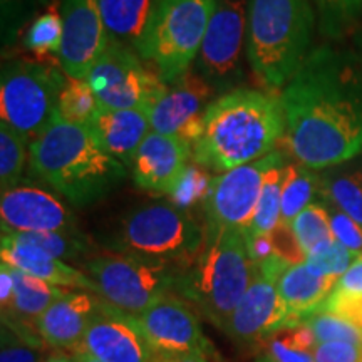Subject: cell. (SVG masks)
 Returning a JSON list of instances; mask_svg holds the SVG:
<instances>
[{
    "mask_svg": "<svg viewBox=\"0 0 362 362\" xmlns=\"http://www.w3.org/2000/svg\"><path fill=\"white\" fill-rule=\"evenodd\" d=\"M285 143L310 170L336 168L362 153V59L312 49L284 86Z\"/></svg>",
    "mask_w": 362,
    "mask_h": 362,
    "instance_id": "obj_1",
    "label": "cell"
},
{
    "mask_svg": "<svg viewBox=\"0 0 362 362\" xmlns=\"http://www.w3.org/2000/svg\"><path fill=\"white\" fill-rule=\"evenodd\" d=\"M285 136V112L274 90L233 89L208 104L203 133L192 158L203 168L225 173L260 160Z\"/></svg>",
    "mask_w": 362,
    "mask_h": 362,
    "instance_id": "obj_2",
    "label": "cell"
},
{
    "mask_svg": "<svg viewBox=\"0 0 362 362\" xmlns=\"http://www.w3.org/2000/svg\"><path fill=\"white\" fill-rule=\"evenodd\" d=\"M29 170L78 206L101 200L126 175V166L101 146L89 124L57 115L30 143Z\"/></svg>",
    "mask_w": 362,
    "mask_h": 362,
    "instance_id": "obj_3",
    "label": "cell"
},
{
    "mask_svg": "<svg viewBox=\"0 0 362 362\" xmlns=\"http://www.w3.org/2000/svg\"><path fill=\"white\" fill-rule=\"evenodd\" d=\"M253 275L255 264L245 232L205 223L203 245L181 274L176 293L215 327L225 330Z\"/></svg>",
    "mask_w": 362,
    "mask_h": 362,
    "instance_id": "obj_4",
    "label": "cell"
},
{
    "mask_svg": "<svg viewBox=\"0 0 362 362\" xmlns=\"http://www.w3.org/2000/svg\"><path fill=\"white\" fill-rule=\"evenodd\" d=\"M315 0H250L247 57L269 90L284 89L310 52Z\"/></svg>",
    "mask_w": 362,
    "mask_h": 362,
    "instance_id": "obj_5",
    "label": "cell"
},
{
    "mask_svg": "<svg viewBox=\"0 0 362 362\" xmlns=\"http://www.w3.org/2000/svg\"><path fill=\"white\" fill-rule=\"evenodd\" d=\"M214 8L215 0H158L136 52L163 83L178 81L197 61Z\"/></svg>",
    "mask_w": 362,
    "mask_h": 362,
    "instance_id": "obj_6",
    "label": "cell"
},
{
    "mask_svg": "<svg viewBox=\"0 0 362 362\" xmlns=\"http://www.w3.org/2000/svg\"><path fill=\"white\" fill-rule=\"evenodd\" d=\"M205 226L173 202L134 208L121 220L110 248L117 253L189 265L200 252Z\"/></svg>",
    "mask_w": 362,
    "mask_h": 362,
    "instance_id": "obj_7",
    "label": "cell"
},
{
    "mask_svg": "<svg viewBox=\"0 0 362 362\" xmlns=\"http://www.w3.org/2000/svg\"><path fill=\"white\" fill-rule=\"evenodd\" d=\"M84 269L106 304L134 317L175 293L187 265L111 252L93 255Z\"/></svg>",
    "mask_w": 362,
    "mask_h": 362,
    "instance_id": "obj_8",
    "label": "cell"
},
{
    "mask_svg": "<svg viewBox=\"0 0 362 362\" xmlns=\"http://www.w3.org/2000/svg\"><path fill=\"white\" fill-rule=\"evenodd\" d=\"M67 76L42 62L16 61L4 66L0 78V116L4 123L29 136L42 134L56 116Z\"/></svg>",
    "mask_w": 362,
    "mask_h": 362,
    "instance_id": "obj_9",
    "label": "cell"
},
{
    "mask_svg": "<svg viewBox=\"0 0 362 362\" xmlns=\"http://www.w3.org/2000/svg\"><path fill=\"white\" fill-rule=\"evenodd\" d=\"M101 107L149 110L165 93L166 83L144 64L134 49L110 42L88 79Z\"/></svg>",
    "mask_w": 362,
    "mask_h": 362,
    "instance_id": "obj_10",
    "label": "cell"
},
{
    "mask_svg": "<svg viewBox=\"0 0 362 362\" xmlns=\"http://www.w3.org/2000/svg\"><path fill=\"white\" fill-rule=\"evenodd\" d=\"M194 310L185 298L170 293L139 315H134L156 361L183 356H203L210 359L214 346L203 332L200 317Z\"/></svg>",
    "mask_w": 362,
    "mask_h": 362,
    "instance_id": "obj_11",
    "label": "cell"
},
{
    "mask_svg": "<svg viewBox=\"0 0 362 362\" xmlns=\"http://www.w3.org/2000/svg\"><path fill=\"white\" fill-rule=\"evenodd\" d=\"M280 160L284 153L272 151L260 160L214 176L203 203L205 223L247 232L255 216L267 170Z\"/></svg>",
    "mask_w": 362,
    "mask_h": 362,
    "instance_id": "obj_12",
    "label": "cell"
},
{
    "mask_svg": "<svg viewBox=\"0 0 362 362\" xmlns=\"http://www.w3.org/2000/svg\"><path fill=\"white\" fill-rule=\"evenodd\" d=\"M250 0H215L214 16L197 57V72L214 88L235 83L247 47Z\"/></svg>",
    "mask_w": 362,
    "mask_h": 362,
    "instance_id": "obj_13",
    "label": "cell"
},
{
    "mask_svg": "<svg viewBox=\"0 0 362 362\" xmlns=\"http://www.w3.org/2000/svg\"><path fill=\"white\" fill-rule=\"evenodd\" d=\"M302 324L288 309L277 288V279L255 265L245 296L233 310L223 332L237 342H260L280 330Z\"/></svg>",
    "mask_w": 362,
    "mask_h": 362,
    "instance_id": "obj_14",
    "label": "cell"
},
{
    "mask_svg": "<svg viewBox=\"0 0 362 362\" xmlns=\"http://www.w3.org/2000/svg\"><path fill=\"white\" fill-rule=\"evenodd\" d=\"M62 21L64 37L57 56L59 64L67 78L88 79L111 42L99 0H64Z\"/></svg>",
    "mask_w": 362,
    "mask_h": 362,
    "instance_id": "obj_15",
    "label": "cell"
},
{
    "mask_svg": "<svg viewBox=\"0 0 362 362\" xmlns=\"http://www.w3.org/2000/svg\"><path fill=\"white\" fill-rule=\"evenodd\" d=\"M78 351L101 362H156L134 317L106 304L103 298Z\"/></svg>",
    "mask_w": 362,
    "mask_h": 362,
    "instance_id": "obj_16",
    "label": "cell"
},
{
    "mask_svg": "<svg viewBox=\"0 0 362 362\" xmlns=\"http://www.w3.org/2000/svg\"><path fill=\"white\" fill-rule=\"evenodd\" d=\"M2 232L78 233L74 215L54 194L35 187H16L0 200Z\"/></svg>",
    "mask_w": 362,
    "mask_h": 362,
    "instance_id": "obj_17",
    "label": "cell"
},
{
    "mask_svg": "<svg viewBox=\"0 0 362 362\" xmlns=\"http://www.w3.org/2000/svg\"><path fill=\"white\" fill-rule=\"evenodd\" d=\"M192 146L178 134L151 131L133 161V180L148 192L173 194L189 165Z\"/></svg>",
    "mask_w": 362,
    "mask_h": 362,
    "instance_id": "obj_18",
    "label": "cell"
},
{
    "mask_svg": "<svg viewBox=\"0 0 362 362\" xmlns=\"http://www.w3.org/2000/svg\"><path fill=\"white\" fill-rule=\"evenodd\" d=\"M101 307V297L88 291H67L39 317V336L51 347L78 351L89 324Z\"/></svg>",
    "mask_w": 362,
    "mask_h": 362,
    "instance_id": "obj_19",
    "label": "cell"
},
{
    "mask_svg": "<svg viewBox=\"0 0 362 362\" xmlns=\"http://www.w3.org/2000/svg\"><path fill=\"white\" fill-rule=\"evenodd\" d=\"M214 86L188 71L178 81L166 86L165 93L148 110L151 131L161 134H180L194 117L202 116L211 101Z\"/></svg>",
    "mask_w": 362,
    "mask_h": 362,
    "instance_id": "obj_20",
    "label": "cell"
},
{
    "mask_svg": "<svg viewBox=\"0 0 362 362\" xmlns=\"http://www.w3.org/2000/svg\"><path fill=\"white\" fill-rule=\"evenodd\" d=\"M0 257H2L4 264L11 265L12 269L33 275L35 279L45 280V282L57 285V287L78 288V291L96 293V285L86 272L49 255L39 247L22 242L8 232H2Z\"/></svg>",
    "mask_w": 362,
    "mask_h": 362,
    "instance_id": "obj_21",
    "label": "cell"
},
{
    "mask_svg": "<svg viewBox=\"0 0 362 362\" xmlns=\"http://www.w3.org/2000/svg\"><path fill=\"white\" fill-rule=\"evenodd\" d=\"M89 126L101 146L124 166L133 165L139 146L151 133V123L146 110L99 107Z\"/></svg>",
    "mask_w": 362,
    "mask_h": 362,
    "instance_id": "obj_22",
    "label": "cell"
},
{
    "mask_svg": "<svg viewBox=\"0 0 362 362\" xmlns=\"http://www.w3.org/2000/svg\"><path fill=\"white\" fill-rule=\"evenodd\" d=\"M336 284L337 279L315 274L304 262L288 265L277 280V288L293 317L302 322L322 307Z\"/></svg>",
    "mask_w": 362,
    "mask_h": 362,
    "instance_id": "obj_23",
    "label": "cell"
},
{
    "mask_svg": "<svg viewBox=\"0 0 362 362\" xmlns=\"http://www.w3.org/2000/svg\"><path fill=\"white\" fill-rule=\"evenodd\" d=\"M158 0H99L110 40L126 47H138L146 33Z\"/></svg>",
    "mask_w": 362,
    "mask_h": 362,
    "instance_id": "obj_24",
    "label": "cell"
},
{
    "mask_svg": "<svg viewBox=\"0 0 362 362\" xmlns=\"http://www.w3.org/2000/svg\"><path fill=\"white\" fill-rule=\"evenodd\" d=\"M11 267V265H8ZM13 296L11 305L2 310V317L17 320L30 327H35L39 317L51 307L57 298H61L69 288L57 287L45 280L35 279L33 275L12 269ZM37 329V327H35Z\"/></svg>",
    "mask_w": 362,
    "mask_h": 362,
    "instance_id": "obj_25",
    "label": "cell"
},
{
    "mask_svg": "<svg viewBox=\"0 0 362 362\" xmlns=\"http://www.w3.org/2000/svg\"><path fill=\"white\" fill-rule=\"evenodd\" d=\"M320 197L362 226V163L320 176Z\"/></svg>",
    "mask_w": 362,
    "mask_h": 362,
    "instance_id": "obj_26",
    "label": "cell"
},
{
    "mask_svg": "<svg viewBox=\"0 0 362 362\" xmlns=\"http://www.w3.org/2000/svg\"><path fill=\"white\" fill-rule=\"evenodd\" d=\"M317 193L320 194V176L315 170L307 168L298 161L287 163L284 168L280 223L291 225L302 210L314 203Z\"/></svg>",
    "mask_w": 362,
    "mask_h": 362,
    "instance_id": "obj_27",
    "label": "cell"
},
{
    "mask_svg": "<svg viewBox=\"0 0 362 362\" xmlns=\"http://www.w3.org/2000/svg\"><path fill=\"white\" fill-rule=\"evenodd\" d=\"M285 165L287 163H285L284 158V160L275 163L274 166H270L267 170L255 216H253L250 228L245 232L247 237H264V235H270L272 230L280 223Z\"/></svg>",
    "mask_w": 362,
    "mask_h": 362,
    "instance_id": "obj_28",
    "label": "cell"
},
{
    "mask_svg": "<svg viewBox=\"0 0 362 362\" xmlns=\"http://www.w3.org/2000/svg\"><path fill=\"white\" fill-rule=\"evenodd\" d=\"M44 344L35 327L2 317L0 362H40Z\"/></svg>",
    "mask_w": 362,
    "mask_h": 362,
    "instance_id": "obj_29",
    "label": "cell"
},
{
    "mask_svg": "<svg viewBox=\"0 0 362 362\" xmlns=\"http://www.w3.org/2000/svg\"><path fill=\"white\" fill-rule=\"evenodd\" d=\"M30 139L13 126L0 123V189L2 193L19 187L25 161L29 160Z\"/></svg>",
    "mask_w": 362,
    "mask_h": 362,
    "instance_id": "obj_30",
    "label": "cell"
},
{
    "mask_svg": "<svg viewBox=\"0 0 362 362\" xmlns=\"http://www.w3.org/2000/svg\"><path fill=\"white\" fill-rule=\"evenodd\" d=\"M22 242L30 243V245L39 247L49 255L56 257L59 260L79 262L89 260V242L79 233H67V232H40V233H19L8 232Z\"/></svg>",
    "mask_w": 362,
    "mask_h": 362,
    "instance_id": "obj_31",
    "label": "cell"
},
{
    "mask_svg": "<svg viewBox=\"0 0 362 362\" xmlns=\"http://www.w3.org/2000/svg\"><path fill=\"white\" fill-rule=\"evenodd\" d=\"M99 103L94 90L86 79L67 78L57 101L56 115L69 123L90 124L99 111Z\"/></svg>",
    "mask_w": 362,
    "mask_h": 362,
    "instance_id": "obj_32",
    "label": "cell"
},
{
    "mask_svg": "<svg viewBox=\"0 0 362 362\" xmlns=\"http://www.w3.org/2000/svg\"><path fill=\"white\" fill-rule=\"evenodd\" d=\"M64 37V21L62 12L51 6L44 13L35 17L25 34V45L37 59L59 56Z\"/></svg>",
    "mask_w": 362,
    "mask_h": 362,
    "instance_id": "obj_33",
    "label": "cell"
},
{
    "mask_svg": "<svg viewBox=\"0 0 362 362\" xmlns=\"http://www.w3.org/2000/svg\"><path fill=\"white\" fill-rule=\"evenodd\" d=\"M291 226L305 255L314 252L317 247L336 240L330 226L329 211L322 202L310 203L293 218Z\"/></svg>",
    "mask_w": 362,
    "mask_h": 362,
    "instance_id": "obj_34",
    "label": "cell"
},
{
    "mask_svg": "<svg viewBox=\"0 0 362 362\" xmlns=\"http://www.w3.org/2000/svg\"><path fill=\"white\" fill-rule=\"evenodd\" d=\"M320 30L337 39L362 16V0H315Z\"/></svg>",
    "mask_w": 362,
    "mask_h": 362,
    "instance_id": "obj_35",
    "label": "cell"
},
{
    "mask_svg": "<svg viewBox=\"0 0 362 362\" xmlns=\"http://www.w3.org/2000/svg\"><path fill=\"white\" fill-rule=\"evenodd\" d=\"M302 322L312 330L317 344L351 342L362 346V327L344 317L329 314V312H315Z\"/></svg>",
    "mask_w": 362,
    "mask_h": 362,
    "instance_id": "obj_36",
    "label": "cell"
},
{
    "mask_svg": "<svg viewBox=\"0 0 362 362\" xmlns=\"http://www.w3.org/2000/svg\"><path fill=\"white\" fill-rule=\"evenodd\" d=\"M356 259L357 255L341 245L337 240H332V242L324 243V245L317 247L314 252H310L307 255L305 264L315 274L339 280L346 274V270L349 269Z\"/></svg>",
    "mask_w": 362,
    "mask_h": 362,
    "instance_id": "obj_37",
    "label": "cell"
},
{
    "mask_svg": "<svg viewBox=\"0 0 362 362\" xmlns=\"http://www.w3.org/2000/svg\"><path fill=\"white\" fill-rule=\"evenodd\" d=\"M211 180H214V176L208 175L206 168L200 165H188L175 193L171 194V202L183 210H189L197 203H205L208 192H210Z\"/></svg>",
    "mask_w": 362,
    "mask_h": 362,
    "instance_id": "obj_38",
    "label": "cell"
},
{
    "mask_svg": "<svg viewBox=\"0 0 362 362\" xmlns=\"http://www.w3.org/2000/svg\"><path fill=\"white\" fill-rule=\"evenodd\" d=\"M329 211L330 226H332L334 238L337 240L341 245H344L347 250H351L354 255H362V226L346 215L344 211L334 206L332 203L322 202Z\"/></svg>",
    "mask_w": 362,
    "mask_h": 362,
    "instance_id": "obj_39",
    "label": "cell"
},
{
    "mask_svg": "<svg viewBox=\"0 0 362 362\" xmlns=\"http://www.w3.org/2000/svg\"><path fill=\"white\" fill-rule=\"evenodd\" d=\"M265 354L274 362H317L314 352L300 347L292 339L288 329L265 339Z\"/></svg>",
    "mask_w": 362,
    "mask_h": 362,
    "instance_id": "obj_40",
    "label": "cell"
},
{
    "mask_svg": "<svg viewBox=\"0 0 362 362\" xmlns=\"http://www.w3.org/2000/svg\"><path fill=\"white\" fill-rule=\"evenodd\" d=\"M269 237L272 247H274L275 255L280 257L284 262H287L288 265L304 264L307 255L305 252L302 250L300 243H298L291 225L279 223L274 230H272Z\"/></svg>",
    "mask_w": 362,
    "mask_h": 362,
    "instance_id": "obj_41",
    "label": "cell"
},
{
    "mask_svg": "<svg viewBox=\"0 0 362 362\" xmlns=\"http://www.w3.org/2000/svg\"><path fill=\"white\" fill-rule=\"evenodd\" d=\"M317 312H329V314L344 317L352 324L362 327V296H337L330 293Z\"/></svg>",
    "mask_w": 362,
    "mask_h": 362,
    "instance_id": "obj_42",
    "label": "cell"
},
{
    "mask_svg": "<svg viewBox=\"0 0 362 362\" xmlns=\"http://www.w3.org/2000/svg\"><path fill=\"white\" fill-rule=\"evenodd\" d=\"M314 357L317 362H362V346L351 342L317 344Z\"/></svg>",
    "mask_w": 362,
    "mask_h": 362,
    "instance_id": "obj_43",
    "label": "cell"
},
{
    "mask_svg": "<svg viewBox=\"0 0 362 362\" xmlns=\"http://www.w3.org/2000/svg\"><path fill=\"white\" fill-rule=\"evenodd\" d=\"M332 293L337 296H362V255L352 262L346 274L337 280Z\"/></svg>",
    "mask_w": 362,
    "mask_h": 362,
    "instance_id": "obj_44",
    "label": "cell"
},
{
    "mask_svg": "<svg viewBox=\"0 0 362 362\" xmlns=\"http://www.w3.org/2000/svg\"><path fill=\"white\" fill-rule=\"evenodd\" d=\"M13 296V277L12 270L7 264L0 265V305H2V310H6L8 305H11Z\"/></svg>",
    "mask_w": 362,
    "mask_h": 362,
    "instance_id": "obj_45",
    "label": "cell"
},
{
    "mask_svg": "<svg viewBox=\"0 0 362 362\" xmlns=\"http://www.w3.org/2000/svg\"><path fill=\"white\" fill-rule=\"evenodd\" d=\"M0 6H2V21L4 25H6L12 24V21L21 16L22 8L25 6V0H0Z\"/></svg>",
    "mask_w": 362,
    "mask_h": 362,
    "instance_id": "obj_46",
    "label": "cell"
},
{
    "mask_svg": "<svg viewBox=\"0 0 362 362\" xmlns=\"http://www.w3.org/2000/svg\"><path fill=\"white\" fill-rule=\"evenodd\" d=\"M156 362H211V361L203 356H183V357H171V359H158Z\"/></svg>",
    "mask_w": 362,
    "mask_h": 362,
    "instance_id": "obj_47",
    "label": "cell"
},
{
    "mask_svg": "<svg viewBox=\"0 0 362 362\" xmlns=\"http://www.w3.org/2000/svg\"><path fill=\"white\" fill-rule=\"evenodd\" d=\"M72 359H74V362H101V361H98L96 357H93L84 351H74V356H72Z\"/></svg>",
    "mask_w": 362,
    "mask_h": 362,
    "instance_id": "obj_48",
    "label": "cell"
},
{
    "mask_svg": "<svg viewBox=\"0 0 362 362\" xmlns=\"http://www.w3.org/2000/svg\"><path fill=\"white\" fill-rule=\"evenodd\" d=\"M45 362H74V359H69V357H66V356H54Z\"/></svg>",
    "mask_w": 362,
    "mask_h": 362,
    "instance_id": "obj_49",
    "label": "cell"
},
{
    "mask_svg": "<svg viewBox=\"0 0 362 362\" xmlns=\"http://www.w3.org/2000/svg\"><path fill=\"white\" fill-rule=\"evenodd\" d=\"M257 362H274V361H272L270 357L265 354V352H262V354H260L259 357H257Z\"/></svg>",
    "mask_w": 362,
    "mask_h": 362,
    "instance_id": "obj_50",
    "label": "cell"
}]
</instances>
